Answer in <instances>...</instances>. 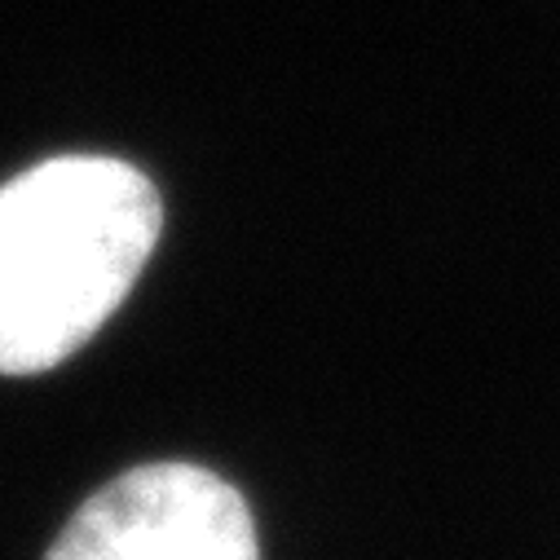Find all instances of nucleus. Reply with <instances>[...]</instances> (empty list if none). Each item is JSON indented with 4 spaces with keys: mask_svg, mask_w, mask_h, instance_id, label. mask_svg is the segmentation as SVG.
<instances>
[{
    "mask_svg": "<svg viewBox=\"0 0 560 560\" xmlns=\"http://www.w3.org/2000/svg\"><path fill=\"white\" fill-rule=\"evenodd\" d=\"M160 190L110 155H58L0 186V375L75 358L142 278Z\"/></svg>",
    "mask_w": 560,
    "mask_h": 560,
    "instance_id": "obj_1",
    "label": "nucleus"
},
{
    "mask_svg": "<svg viewBox=\"0 0 560 560\" xmlns=\"http://www.w3.org/2000/svg\"><path fill=\"white\" fill-rule=\"evenodd\" d=\"M45 560H260L247 499L212 468L119 472L62 525Z\"/></svg>",
    "mask_w": 560,
    "mask_h": 560,
    "instance_id": "obj_2",
    "label": "nucleus"
}]
</instances>
